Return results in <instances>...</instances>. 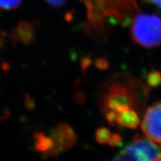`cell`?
Listing matches in <instances>:
<instances>
[{
	"mask_svg": "<svg viewBox=\"0 0 161 161\" xmlns=\"http://www.w3.org/2000/svg\"><path fill=\"white\" fill-rule=\"evenodd\" d=\"M146 89L137 78L128 73H116L102 84V111L112 125L134 128L140 122L139 111Z\"/></svg>",
	"mask_w": 161,
	"mask_h": 161,
	"instance_id": "1",
	"label": "cell"
},
{
	"mask_svg": "<svg viewBox=\"0 0 161 161\" xmlns=\"http://www.w3.org/2000/svg\"><path fill=\"white\" fill-rule=\"evenodd\" d=\"M90 21L97 28V32L103 34L108 22L129 24L139 11L135 0H88Z\"/></svg>",
	"mask_w": 161,
	"mask_h": 161,
	"instance_id": "2",
	"label": "cell"
},
{
	"mask_svg": "<svg viewBox=\"0 0 161 161\" xmlns=\"http://www.w3.org/2000/svg\"><path fill=\"white\" fill-rule=\"evenodd\" d=\"M130 24V36L139 46L153 49L161 45V19L158 15L137 13Z\"/></svg>",
	"mask_w": 161,
	"mask_h": 161,
	"instance_id": "3",
	"label": "cell"
},
{
	"mask_svg": "<svg viewBox=\"0 0 161 161\" xmlns=\"http://www.w3.org/2000/svg\"><path fill=\"white\" fill-rule=\"evenodd\" d=\"M161 146L144 136H136L111 161H160Z\"/></svg>",
	"mask_w": 161,
	"mask_h": 161,
	"instance_id": "4",
	"label": "cell"
},
{
	"mask_svg": "<svg viewBox=\"0 0 161 161\" xmlns=\"http://www.w3.org/2000/svg\"><path fill=\"white\" fill-rule=\"evenodd\" d=\"M141 128L148 140L161 145V102L147 109Z\"/></svg>",
	"mask_w": 161,
	"mask_h": 161,
	"instance_id": "5",
	"label": "cell"
},
{
	"mask_svg": "<svg viewBox=\"0 0 161 161\" xmlns=\"http://www.w3.org/2000/svg\"><path fill=\"white\" fill-rule=\"evenodd\" d=\"M55 142L60 145L64 150H68L75 146L77 136L73 129L67 124L60 123L55 127L53 131Z\"/></svg>",
	"mask_w": 161,
	"mask_h": 161,
	"instance_id": "6",
	"label": "cell"
},
{
	"mask_svg": "<svg viewBox=\"0 0 161 161\" xmlns=\"http://www.w3.org/2000/svg\"><path fill=\"white\" fill-rule=\"evenodd\" d=\"M33 136L35 140V149L41 152V154L48 152L55 146V140L53 137L46 136L43 132H36Z\"/></svg>",
	"mask_w": 161,
	"mask_h": 161,
	"instance_id": "7",
	"label": "cell"
},
{
	"mask_svg": "<svg viewBox=\"0 0 161 161\" xmlns=\"http://www.w3.org/2000/svg\"><path fill=\"white\" fill-rule=\"evenodd\" d=\"M96 140L99 143H106V142H109L110 144L114 145L117 143L119 141V136L114 138V135H110V132L108 131L106 128H102L97 130L96 134Z\"/></svg>",
	"mask_w": 161,
	"mask_h": 161,
	"instance_id": "8",
	"label": "cell"
},
{
	"mask_svg": "<svg viewBox=\"0 0 161 161\" xmlns=\"http://www.w3.org/2000/svg\"><path fill=\"white\" fill-rule=\"evenodd\" d=\"M23 0H0L1 11H12L21 5Z\"/></svg>",
	"mask_w": 161,
	"mask_h": 161,
	"instance_id": "9",
	"label": "cell"
},
{
	"mask_svg": "<svg viewBox=\"0 0 161 161\" xmlns=\"http://www.w3.org/2000/svg\"><path fill=\"white\" fill-rule=\"evenodd\" d=\"M161 82V75L158 72H152L148 76V84L152 86H157Z\"/></svg>",
	"mask_w": 161,
	"mask_h": 161,
	"instance_id": "10",
	"label": "cell"
},
{
	"mask_svg": "<svg viewBox=\"0 0 161 161\" xmlns=\"http://www.w3.org/2000/svg\"><path fill=\"white\" fill-rule=\"evenodd\" d=\"M35 105H36V102L35 99H34L31 96L26 94L25 96V106L26 109L29 110H33L34 108H35Z\"/></svg>",
	"mask_w": 161,
	"mask_h": 161,
	"instance_id": "11",
	"label": "cell"
},
{
	"mask_svg": "<svg viewBox=\"0 0 161 161\" xmlns=\"http://www.w3.org/2000/svg\"><path fill=\"white\" fill-rule=\"evenodd\" d=\"M43 1L52 7H61L66 3V0H43Z\"/></svg>",
	"mask_w": 161,
	"mask_h": 161,
	"instance_id": "12",
	"label": "cell"
},
{
	"mask_svg": "<svg viewBox=\"0 0 161 161\" xmlns=\"http://www.w3.org/2000/svg\"><path fill=\"white\" fill-rule=\"evenodd\" d=\"M74 99L76 102L78 103H80V102H84V95L81 93V92H78L76 93L75 96H74Z\"/></svg>",
	"mask_w": 161,
	"mask_h": 161,
	"instance_id": "13",
	"label": "cell"
},
{
	"mask_svg": "<svg viewBox=\"0 0 161 161\" xmlns=\"http://www.w3.org/2000/svg\"><path fill=\"white\" fill-rule=\"evenodd\" d=\"M144 1L148 3L152 4L161 9V0H144Z\"/></svg>",
	"mask_w": 161,
	"mask_h": 161,
	"instance_id": "14",
	"label": "cell"
},
{
	"mask_svg": "<svg viewBox=\"0 0 161 161\" xmlns=\"http://www.w3.org/2000/svg\"><path fill=\"white\" fill-rule=\"evenodd\" d=\"M160 161H161V160H160Z\"/></svg>",
	"mask_w": 161,
	"mask_h": 161,
	"instance_id": "15",
	"label": "cell"
}]
</instances>
